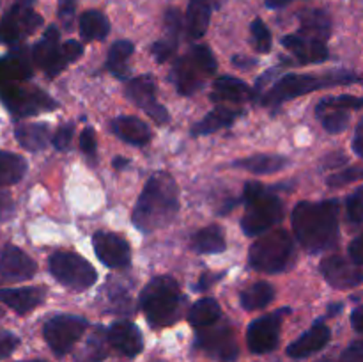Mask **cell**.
Segmentation results:
<instances>
[{
  "instance_id": "603a6c76",
  "label": "cell",
  "mask_w": 363,
  "mask_h": 362,
  "mask_svg": "<svg viewBox=\"0 0 363 362\" xmlns=\"http://www.w3.org/2000/svg\"><path fill=\"white\" fill-rule=\"evenodd\" d=\"M241 116V110L230 109V106L218 105L208 114L202 121H199L197 124H194L191 128V135L199 137V135H208L215 133V131L222 130V128L230 126L238 117Z\"/></svg>"
},
{
  "instance_id": "d590c367",
  "label": "cell",
  "mask_w": 363,
  "mask_h": 362,
  "mask_svg": "<svg viewBox=\"0 0 363 362\" xmlns=\"http://www.w3.org/2000/svg\"><path fill=\"white\" fill-rule=\"evenodd\" d=\"M318 117L330 133H340L346 130L350 123V114L344 109H333V106L318 105Z\"/></svg>"
},
{
  "instance_id": "ac0fdd59",
  "label": "cell",
  "mask_w": 363,
  "mask_h": 362,
  "mask_svg": "<svg viewBox=\"0 0 363 362\" xmlns=\"http://www.w3.org/2000/svg\"><path fill=\"white\" fill-rule=\"evenodd\" d=\"M106 341L119 353L126 357H137L144 348V339L137 327L131 322H116L106 330Z\"/></svg>"
},
{
  "instance_id": "52a82bcc",
  "label": "cell",
  "mask_w": 363,
  "mask_h": 362,
  "mask_svg": "<svg viewBox=\"0 0 363 362\" xmlns=\"http://www.w3.org/2000/svg\"><path fill=\"white\" fill-rule=\"evenodd\" d=\"M216 71V60L211 50L206 45H197L174 62L170 71V80L176 85L177 92L191 96L201 91L206 77Z\"/></svg>"
},
{
  "instance_id": "681fc988",
  "label": "cell",
  "mask_w": 363,
  "mask_h": 362,
  "mask_svg": "<svg viewBox=\"0 0 363 362\" xmlns=\"http://www.w3.org/2000/svg\"><path fill=\"white\" fill-rule=\"evenodd\" d=\"M340 362H363V344L362 341H354L344 350Z\"/></svg>"
},
{
  "instance_id": "5bb4252c",
  "label": "cell",
  "mask_w": 363,
  "mask_h": 362,
  "mask_svg": "<svg viewBox=\"0 0 363 362\" xmlns=\"http://www.w3.org/2000/svg\"><path fill=\"white\" fill-rule=\"evenodd\" d=\"M92 247L103 265L110 268H128L131 263L130 243L116 233L98 231L92 236Z\"/></svg>"
},
{
  "instance_id": "44dd1931",
  "label": "cell",
  "mask_w": 363,
  "mask_h": 362,
  "mask_svg": "<svg viewBox=\"0 0 363 362\" xmlns=\"http://www.w3.org/2000/svg\"><path fill=\"white\" fill-rule=\"evenodd\" d=\"M45 298V291L41 287H16V290H9L4 287L0 290V302L16 311L18 314H27L32 309L38 307Z\"/></svg>"
},
{
  "instance_id": "f1b7e54d",
  "label": "cell",
  "mask_w": 363,
  "mask_h": 362,
  "mask_svg": "<svg viewBox=\"0 0 363 362\" xmlns=\"http://www.w3.org/2000/svg\"><path fill=\"white\" fill-rule=\"evenodd\" d=\"M225 236L220 226H208L194 234L191 248L197 254H220L225 251Z\"/></svg>"
},
{
  "instance_id": "7dc6e473",
  "label": "cell",
  "mask_w": 363,
  "mask_h": 362,
  "mask_svg": "<svg viewBox=\"0 0 363 362\" xmlns=\"http://www.w3.org/2000/svg\"><path fill=\"white\" fill-rule=\"evenodd\" d=\"M18 337L14 334L6 332V330H0V358H6L16 350L18 346Z\"/></svg>"
},
{
  "instance_id": "816d5d0a",
  "label": "cell",
  "mask_w": 363,
  "mask_h": 362,
  "mask_svg": "<svg viewBox=\"0 0 363 362\" xmlns=\"http://www.w3.org/2000/svg\"><path fill=\"white\" fill-rule=\"evenodd\" d=\"M350 259L354 266H362V236H357L350 243Z\"/></svg>"
},
{
  "instance_id": "6da1fadb",
  "label": "cell",
  "mask_w": 363,
  "mask_h": 362,
  "mask_svg": "<svg viewBox=\"0 0 363 362\" xmlns=\"http://www.w3.org/2000/svg\"><path fill=\"white\" fill-rule=\"evenodd\" d=\"M293 231L301 247L311 254L332 251L339 241V204L337 201L298 202L293 209Z\"/></svg>"
},
{
  "instance_id": "f546056e",
  "label": "cell",
  "mask_w": 363,
  "mask_h": 362,
  "mask_svg": "<svg viewBox=\"0 0 363 362\" xmlns=\"http://www.w3.org/2000/svg\"><path fill=\"white\" fill-rule=\"evenodd\" d=\"M273 298H275V287L269 283H264V280L252 284L250 287L243 290L240 295L241 305L247 311H257V309L268 307Z\"/></svg>"
},
{
  "instance_id": "e7e4bbea",
  "label": "cell",
  "mask_w": 363,
  "mask_h": 362,
  "mask_svg": "<svg viewBox=\"0 0 363 362\" xmlns=\"http://www.w3.org/2000/svg\"><path fill=\"white\" fill-rule=\"evenodd\" d=\"M27 362H45V361H27Z\"/></svg>"
},
{
  "instance_id": "9c48e42d",
  "label": "cell",
  "mask_w": 363,
  "mask_h": 362,
  "mask_svg": "<svg viewBox=\"0 0 363 362\" xmlns=\"http://www.w3.org/2000/svg\"><path fill=\"white\" fill-rule=\"evenodd\" d=\"M87 319L80 318V316L59 314L45 323L43 334H45L46 343L52 348L53 353L62 357L80 341V337L87 330Z\"/></svg>"
},
{
  "instance_id": "1f68e13d",
  "label": "cell",
  "mask_w": 363,
  "mask_h": 362,
  "mask_svg": "<svg viewBox=\"0 0 363 362\" xmlns=\"http://www.w3.org/2000/svg\"><path fill=\"white\" fill-rule=\"evenodd\" d=\"M80 34L87 41H103L110 32V23L99 11H85L80 16Z\"/></svg>"
},
{
  "instance_id": "f35d334b",
  "label": "cell",
  "mask_w": 363,
  "mask_h": 362,
  "mask_svg": "<svg viewBox=\"0 0 363 362\" xmlns=\"http://www.w3.org/2000/svg\"><path fill=\"white\" fill-rule=\"evenodd\" d=\"M321 106H333V109H344V110H360L363 102L358 96L351 94H340V96H332V98H325L319 102Z\"/></svg>"
},
{
  "instance_id": "2e32d148",
  "label": "cell",
  "mask_w": 363,
  "mask_h": 362,
  "mask_svg": "<svg viewBox=\"0 0 363 362\" xmlns=\"http://www.w3.org/2000/svg\"><path fill=\"white\" fill-rule=\"evenodd\" d=\"M38 272V265L28 254L14 245H7L0 254V284L28 280Z\"/></svg>"
},
{
  "instance_id": "680465c9",
  "label": "cell",
  "mask_w": 363,
  "mask_h": 362,
  "mask_svg": "<svg viewBox=\"0 0 363 362\" xmlns=\"http://www.w3.org/2000/svg\"><path fill=\"white\" fill-rule=\"evenodd\" d=\"M35 0H16V6L18 7H23V9H32V6H34Z\"/></svg>"
},
{
  "instance_id": "6125c7cd",
  "label": "cell",
  "mask_w": 363,
  "mask_h": 362,
  "mask_svg": "<svg viewBox=\"0 0 363 362\" xmlns=\"http://www.w3.org/2000/svg\"><path fill=\"white\" fill-rule=\"evenodd\" d=\"M340 309H342V304H337V305H330V311L328 314L333 316V314H339Z\"/></svg>"
},
{
  "instance_id": "484cf974",
  "label": "cell",
  "mask_w": 363,
  "mask_h": 362,
  "mask_svg": "<svg viewBox=\"0 0 363 362\" xmlns=\"http://www.w3.org/2000/svg\"><path fill=\"white\" fill-rule=\"evenodd\" d=\"M14 135L18 144L27 151H43L50 142V128L46 123L18 124Z\"/></svg>"
},
{
  "instance_id": "b9f144b4",
  "label": "cell",
  "mask_w": 363,
  "mask_h": 362,
  "mask_svg": "<svg viewBox=\"0 0 363 362\" xmlns=\"http://www.w3.org/2000/svg\"><path fill=\"white\" fill-rule=\"evenodd\" d=\"M181 25H183V18H181L179 9H176V7H170V9L165 13V31H167L165 38L179 41Z\"/></svg>"
},
{
  "instance_id": "94428289",
  "label": "cell",
  "mask_w": 363,
  "mask_h": 362,
  "mask_svg": "<svg viewBox=\"0 0 363 362\" xmlns=\"http://www.w3.org/2000/svg\"><path fill=\"white\" fill-rule=\"evenodd\" d=\"M233 62L238 64V66H241V64H245V66H248V64H255V60H252V59H243V57L238 55V57H234Z\"/></svg>"
},
{
  "instance_id": "8fae6325",
  "label": "cell",
  "mask_w": 363,
  "mask_h": 362,
  "mask_svg": "<svg viewBox=\"0 0 363 362\" xmlns=\"http://www.w3.org/2000/svg\"><path fill=\"white\" fill-rule=\"evenodd\" d=\"M287 312H289V309L284 307L280 311L272 312V314L261 316L250 323L247 330V343L252 353H269L279 346L282 319Z\"/></svg>"
},
{
  "instance_id": "ee69618b",
  "label": "cell",
  "mask_w": 363,
  "mask_h": 362,
  "mask_svg": "<svg viewBox=\"0 0 363 362\" xmlns=\"http://www.w3.org/2000/svg\"><path fill=\"white\" fill-rule=\"evenodd\" d=\"M73 133H74V126L71 123L59 126V130H57L55 135L52 137L53 148L59 149V151H64V149L69 148L71 138H73Z\"/></svg>"
},
{
  "instance_id": "4316f807",
  "label": "cell",
  "mask_w": 363,
  "mask_h": 362,
  "mask_svg": "<svg viewBox=\"0 0 363 362\" xmlns=\"http://www.w3.org/2000/svg\"><path fill=\"white\" fill-rule=\"evenodd\" d=\"M289 165V160L280 155H254L248 158H241L234 162L238 169L250 170L254 174H273L286 169Z\"/></svg>"
},
{
  "instance_id": "8992f818",
  "label": "cell",
  "mask_w": 363,
  "mask_h": 362,
  "mask_svg": "<svg viewBox=\"0 0 363 362\" xmlns=\"http://www.w3.org/2000/svg\"><path fill=\"white\" fill-rule=\"evenodd\" d=\"M294 258V241L284 229L262 234L248 251V263L262 273L286 272Z\"/></svg>"
},
{
  "instance_id": "7bdbcfd3",
  "label": "cell",
  "mask_w": 363,
  "mask_h": 362,
  "mask_svg": "<svg viewBox=\"0 0 363 362\" xmlns=\"http://www.w3.org/2000/svg\"><path fill=\"white\" fill-rule=\"evenodd\" d=\"M362 194L363 190L358 188L353 195H350L347 199V219L354 226H360L362 224Z\"/></svg>"
},
{
  "instance_id": "30bf717a",
  "label": "cell",
  "mask_w": 363,
  "mask_h": 362,
  "mask_svg": "<svg viewBox=\"0 0 363 362\" xmlns=\"http://www.w3.org/2000/svg\"><path fill=\"white\" fill-rule=\"evenodd\" d=\"M0 99L14 116H32L45 109L57 106L55 102L41 91H25L18 82H0Z\"/></svg>"
},
{
  "instance_id": "91938a15",
  "label": "cell",
  "mask_w": 363,
  "mask_h": 362,
  "mask_svg": "<svg viewBox=\"0 0 363 362\" xmlns=\"http://www.w3.org/2000/svg\"><path fill=\"white\" fill-rule=\"evenodd\" d=\"M128 163H130V160H126V158H116V160H113V167H116V169H126Z\"/></svg>"
},
{
  "instance_id": "7c38bea8",
  "label": "cell",
  "mask_w": 363,
  "mask_h": 362,
  "mask_svg": "<svg viewBox=\"0 0 363 362\" xmlns=\"http://www.w3.org/2000/svg\"><path fill=\"white\" fill-rule=\"evenodd\" d=\"M126 96L135 106L144 110L151 119H155L158 124L169 123V112L162 103L156 99V84L151 75H140L128 82Z\"/></svg>"
},
{
  "instance_id": "9a60e30c",
  "label": "cell",
  "mask_w": 363,
  "mask_h": 362,
  "mask_svg": "<svg viewBox=\"0 0 363 362\" xmlns=\"http://www.w3.org/2000/svg\"><path fill=\"white\" fill-rule=\"evenodd\" d=\"M60 34L57 27H48L43 38L32 48V60L45 71L48 77H57L66 67L60 55Z\"/></svg>"
},
{
  "instance_id": "11a10c76",
  "label": "cell",
  "mask_w": 363,
  "mask_h": 362,
  "mask_svg": "<svg viewBox=\"0 0 363 362\" xmlns=\"http://www.w3.org/2000/svg\"><path fill=\"white\" fill-rule=\"evenodd\" d=\"M362 316H363V311H362V307H357L353 311V314H351V323H353V329L357 330L358 334H362L363 332V327H362Z\"/></svg>"
},
{
  "instance_id": "e575fe53",
  "label": "cell",
  "mask_w": 363,
  "mask_h": 362,
  "mask_svg": "<svg viewBox=\"0 0 363 362\" xmlns=\"http://www.w3.org/2000/svg\"><path fill=\"white\" fill-rule=\"evenodd\" d=\"M21 38H25V34L23 28H21L20 9H18V6H13L0 20V43L2 45H14Z\"/></svg>"
},
{
  "instance_id": "f6af8a7d",
  "label": "cell",
  "mask_w": 363,
  "mask_h": 362,
  "mask_svg": "<svg viewBox=\"0 0 363 362\" xmlns=\"http://www.w3.org/2000/svg\"><path fill=\"white\" fill-rule=\"evenodd\" d=\"M96 146H98V142H96L94 130H92L91 126H87L80 133V149L89 156V158L94 160L96 158Z\"/></svg>"
},
{
  "instance_id": "4fadbf2b",
  "label": "cell",
  "mask_w": 363,
  "mask_h": 362,
  "mask_svg": "<svg viewBox=\"0 0 363 362\" xmlns=\"http://www.w3.org/2000/svg\"><path fill=\"white\" fill-rule=\"evenodd\" d=\"M195 346L208 355L223 361H234L238 357V343L229 325L202 327L197 332Z\"/></svg>"
},
{
  "instance_id": "83f0119b",
  "label": "cell",
  "mask_w": 363,
  "mask_h": 362,
  "mask_svg": "<svg viewBox=\"0 0 363 362\" xmlns=\"http://www.w3.org/2000/svg\"><path fill=\"white\" fill-rule=\"evenodd\" d=\"M330 32H332V20L325 11L312 9L301 14L300 34L326 43V39L330 38Z\"/></svg>"
},
{
  "instance_id": "60d3db41",
  "label": "cell",
  "mask_w": 363,
  "mask_h": 362,
  "mask_svg": "<svg viewBox=\"0 0 363 362\" xmlns=\"http://www.w3.org/2000/svg\"><path fill=\"white\" fill-rule=\"evenodd\" d=\"M176 50H177V41L170 38L160 39V41H156L155 45L151 46V53L155 55V59L158 60V62H165V60H169L170 57L176 53Z\"/></svg>"
},
{
  "instance_id": "ba28073f",
  "label": "cell",
  "mask_w": 363,
  "mask_h": 362,
  "mask_svg": "<svg viewBox=\"0 0 363 362\" xmlns=\"http://www.w3.org/2000/svg\"><path fill=\"white\" fill-rule=\"evenodd\" d=\"M50 273L59 280L62 286L71 290H87L98 279L94 266L74 252H55L48 258Z\"/></svg>"
},
{
  "instance_id": "74e56055",
  "label": "cell",
  "mask_w": 363,
  "mask_h": 362,
  "mask_svg": "<svg viewBox=\"0 0 363 362\" xmlns=\"http://www.w3.org/2000/svg\"><path fill=\"white\" fill-rule=\"evenodd\" d=\"M252 38H254V46L259 53H268L272 50V32L266 27V23L259 18H255L250 25Z\"/></svg>"
},
{
  "instance_id": "db71d44e",
  "label": "cell",
  "mask_w": 363,
  "mask_h": 362,
  "mask_svg": "<svg viewBox=\"0 0 363 362\" xmlns=\"http://www.w3.org/2000/svg\"><path fill=\"white\" fill-rule=\"evenodd\" d=\"M216 279H220V275H213V273H204V275L201 277V280H199L197 286H195V291H206L209 286H213V284H215Z\"/></svg>"
},
{
  "instance_id": "e0dca14e",
  "label": "cell",
  "mask_w": 363,
  "mask_h": 362,
  "mask_svg": "<svg viewBox=\"0 0 363 362\" xmlns=\"http://www.w3.org/2000/svg\"><path fill=\"white\" fill-rule=\"evenodd\" d=\"M321 273L330 286L337 290H350L362 284V272L358 266L350 265L342 256L332 254L321 261Z\"/></svg>"
},
{
  "instance_id": "7402d4cb",
  "label": "cell",
  "mask_w": 363,
  "mask_h": 362,
  "mask_svg": "<svg viewBox=\"0 0 363 362\" xmlns=\"http://www.w3.org/2000/svg\"><path fill=\"white\" fill-rule=\"evenodd\" d=\"M113 133L133 146H145L151 141V130L144 121L133 116H121L112 121Z\"/></svg>"
},
{
  "instance_id": "03108f58",
  "label": "cell",
  "mask_w": 363,
  "mask_h": 362,
  "mask_svg": "<svg viewBox=\"0 0 363 362\" xmlns=\"http://www.w3.org/2000/svg\"><path fill=\"white\" fill-rule=\"evenodd\" d=\"M0 314H2V311H0Z\"/></svg>"
},
{
  "instance_id": "4dcf8cb0",
  "label": "cell",
  "mask_w": 363,
  "mask_h": 362,
  "mask_svg": "<svg viewBox=\"0 0 363 362\" xmlns=\"http://www.w3.org/2000/svg\"><path fill=\"white\" fill-rule=\"evenodd\" d=\"M135 45L128 39H121L116 41L108 50V57H106V70L117 78H126L128 77V60L133 55Z\"/></svg>"
},
{
  "instance_id": "3957f363",
  "label": "cell",
  "mask_w": 363,
  "mask_h": 362,
  "mask_svg": "<svg viewBox=\"0 0 363 362\" xmlns=\"http://www.w3.org/2000/svg\"><path fill=\"white\" fill-rule=\"evenodd\" d=\"M243 201L247 212L241 219V227L247 236H261L284 219V204L279 195L269 194L261 183H247Z\"/></svg>"
},
{
  "instance_id": "8d00e7d4",
  "label": "cell",
  "mask_w": 363,
  "mask_h": 362,
  "mask_svg": "<svg viewBox=\"0 0 363 362\" xmlns=\"http://www.w3.org/2000/svg\"><path fill=\"white\" fill-rule=\"evenodd\" d=\"M101 330H98L96 334H92L91 339L87 341L84 348H82L80 353L77 355V362H101L106 357V348H105V339L101 337Z\"/></svg>"
},
{
  "instance_id": "f5cc1de1",
  "label": "cell",
  "mask_w": 363,
  "mask_h": 362,
  "mask_svg": "<svg viewBox=\"0 0 363 362\" xmlns=\"http://www.w3.org/2000/svg\"><path fill=\"white\" fill-rule=\"evenodd\" d=\"M353 151L358 156L363 155V123L357 124V130H354V138H353Z\"/></svg>"
},
{
  "instance_id": "d4e9b609",
  "label": "cell",
  "mask_w": 363,
  "mask_h": 362,
  "mask_svg": "<svg viewBox=\"0 0 363 362\" xmlns=\"http://www.w3.org/2000/svg\"><path fill=\"white\" fill-rule=\"evenodd\" d=\"M211 98L215 102L243 103L252 98V89L236 77H222L213 85Z\"/></svg>"
},
{
  "instance_id": "836d02e7",
  "label": "cell",
  "mask_w": 363,
  "mask_h": 362,
  "mask_svg": "<svg viewBox=\"0 0 363 362\" xmlns=\"http://www.w3.org/2000/svg\"><path fill=\"white\" fill-rule=\"evenodd\" d=\"M27 172V162L20 155L0 151V187L14 185Z\"/></svg>"
},
{
  "instance_id": "277c9868",
  "label": "cell",
  "mask_w": 363,
  "mask_h": 362,
  "mask_svg": "<svg viewBox=\"0 0 363 362\" xmlns=\"http://www.w3.org/2000/svg\"><path fill=\"white\" fill-rule=\"evenodd\" d=\"M140 307L151 325H172L181 316V290L172 277H156L140 293Z\"/></svg>"
},
{
  "instance_id": "d6986e66",
  "label": "cell",
  "mask_w": 363,
  "mask_h": 362,
  "mask_svg": "<svg viewBox=\"0 0 363 362\" xmlns=\"http://www.w3.org/2000/svg\"><path fill=\"white\" fill-rule=\"evenodd\" d=\"M282 45L298 57L301 64H319L328 59V48L326 43L318 39L307 38L303 34H289L282 38Z\"/></svg>"
},
{
  "instance_id": "be15d7a7",
  "label": "cell",
  "mask_w": 363,
  "mask_h": 362,
  "mask_svg": "<svg viewBox=\"0 0 363 362\" xmlns=\"http://www.w3.org/2000/svg\"><path fill=\"white\" fill-rule=\"evenodd\" d=\"M315 362H340V361H335V358H332V357H326V358H321V361H315Z\"/></svg>"
},
{
  "instance_id": "c3c4849f",
  "label": "cell",
  "mask_w": 363,
  "mask_h": 362,
  "mask_svg": "<svg viewBox=\"0 0 363 362\" xmlns=\"http://www.w3.org/2000/svg\"><path fill=\"white\" fill-rule=\"evenodd\" d=\"M74 11H77V0H59V18L66 28H71Z\"/></svg>"
},
{
  "instance_id": "6f0895ef",
  "label": "cell",
  "mask_w": 363,
  "mask_h": 362,
  "mask_svg": "<svg viewBox=\"0 0 363 362\" xmlns=\"http://www.w3.org/2000/svg\"><path fill=\"white\" fill-rule=\"evenodd\" d=\"M291 2H294V0H266V7H269V9H282V7L289 6Z\"/></svg>"
},
{
  "instance_id": "d6a6232c",
  "label": "cell",
  "mask_w": 363,
  "mask_h": 362,
  "mask_svg": "<svg viewBox=\"0 0 363 362\" xmlns=\"http://www.w3.org/2000/svg\"><path fill=\"white\" fill-rule=\"evenodd\" d=\"M220 314L222 311L215 298H202L191 305L190 312H188V322L191 327L202 329V327H209L218 322Z\"/></svg>"
},
{
  "instance_id": "f907efd6",
  "label": "cell",
  "mask_w": 363,
  "mask_h": 362,
  "mask_svg": "<svg viewBox=\"0 0 363 362\" xmlns=\"http://www.w3.org/2000/svg\"><path fill=\"white\" fill-rule=\"evenodd\" d=\"M14 215V202L7 192L0 190V222H6Z\"/></svg>"
},
{
  "instance_id": "bcb514c9",
  "label": "cell",
  "mask_w": 363,
  "mask_h": 362,
  "mask_svg": "<svg viewBox=\"0 0 363 362\" xmlns=\"http://www.w3.org/2000/svg\"><path fill=\"white\" fill-rule=\"evenodd\" d=\"M82 53H84V46L78 41H74V39H69V41H66L64 45H60V55H62V60L66 62V66L74 62Z\"/></svg>"
},
{
  "instance_id": "ffe728a7",
  "label": "cell",
  "mask_w": 363,
  "mask_h": 362,
  "mask_svg": "<svg viewBox=\"0 0 363 362\" xmlns=\"http://www.w3.org/2000/svg\"><path fill=\"white\" fill-rule=\"evenodd\" d=\"M330 337H332V332H330L328 327L323 322H315L307 332L301 334V337H298L294 343L287 346V355L296 358V361L311 357V355L318 353L328 344Z\"/></svg>"
},
{
  "instance_id": "5b68a950",
  "label": "cell",
  "mask_w": 363,
  "mask_h": 362,
  "mask_svg": "<svg viewBox=\"0 0 363 362\" xmlns=\"http://www.w3.org/2000/svg\"><path fill=\"white\" fill-rule=\"evenodd\" d=\"M357 82H360V77L353 75L351 71H337V73L326 75V77L291 73L277 80V84L262 98V105L269 106V109H277L282 103L298 98L305 92L318 91V89L330 87V85L357 84Z\"/></svg>"
},
{
  "instance_id": "7a4b0ae2",
  "label": "cell",
  "mask_w": 363,
  "mask_h": 362,
  "mask_svg": "<svg viewBox=\"0 0 363 362\" xmlns=\"http://www.w3.org/2000/svg\"><path fill=\"white\" fill-rule=\"evenodd\" d=\"M179 212V190L174 177L155 172L145 183L133 209V226L142 233H152L169 226Z\"/></svg>"
},
{
  "instance_id": "cb8c5ba5",
  "label": "cell",
  "mask_w": 363,
  "mask_h": 362,
  "mask_svg": "<svg viewBox=\"0 0 363 362\" xmlns=\"http://www.w3.org/2000/svg\"><path fill=\"white\" fill-rule=\"evenodd\" d=\"M211 20V0H190L186 9V34L195 41L206 34Z\"/></svg>"
},
{
  "instance_id": "ab89813d",
  "label": "cell",
  "mask_w": 363,
  "mask_h": 362,
  "mask_svg": "<svg viewBox=\"0 0 363 362\" xmlns=\"http://www.w3.org/2000/svg\"><path fill=\"white\" fill-rule=\"evenodd\" d=\"M362 177V167L354 165V167H347V169L340 170V172L332 174L328 177V185L332 188H339V187H346V185L353 183V181H358Z\"/></svg>"
},
{
  "instance_id": "9f6ffc18",
  "label": "cell",
  "mask_w": 363,
  "mask_h": 362,
  "mask_svg": "<svg viewBox=\"0 0 363 362\" xmlns=\"http://www.w3.org/2000/svg\"><path fill=\"white\" fill-rule=\"evenodd\" d=\"M339 163H346V156L340 153H333V155L326 156L325 167H339Z\"/></svg>"
}]
</instances>
